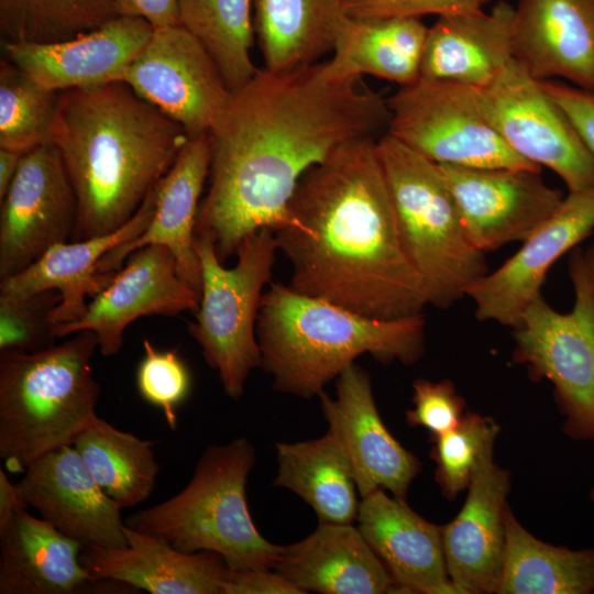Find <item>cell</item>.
<instances>
[{"mask_svg": "<svg viewBox=\"0 0 594 594\" xmlns=\"http://www.w3.org/2000/svg\"><path fill=\"white\" fill-rule=\"evenodd\" d=\"M119 16L141 18L154 29L180 24L178 0H116Z\"/></svg>", "mask_w": 594, "mask_h": 594, "instance_id": "ee69618b", "label": "cell"}, {"mask_svg": "<svg viewBox=\"0 0 594 594\" xmlns=\"http://www.w3.org/2000/svg\"><path fill=\"white\" fill-rule=\"evenodd\" d=\"M154 444L98 416L72 443L98 485L122 509L147 499L155 486L160 464Z\"/></svg>", "mask_w": 594, "mask_h": 594, "instance_id": "d6a6232c", "label": "cell"}, {"mask_svg": "<svg viewBox=\"0 0 594 594\" xmlns=\"http://www.w3.org/2000/svg\"><path fill=\"white\" fill-rule=\"evenodd\" d=\"M89 330L38 352H0V459L24 473L44 454L74 439L97 416L100 386Z\"/></svg>", "mask_w": 594, "mask_h": 594, "instance_id": "5b68a950", "label": "cell"}, {"mask_svg": "<svg viewBox=\"0 0 594 594\" xmlns=\"http://www.w3.org/2000/svg\"><path fill=\"white\" fill-rule=\"evenodd\" d=\"M117 16L116 0H0L2 41L14 43L72 40Z\"/></svg>", "mask_w": 594, "mask_h": 594, "instance_id": "e575fe53", "label": "cell"}, {"mask_svg": "<svg viewBox=\"0 0 594 594\" xmlns=\"http://www.w3.org/2000/svg\"><path fill=\"white\" fill-rule=\"evenodd\" d=\"M506 542L498 594H591L594 547L572 550L546 543L505 509Z\"/></svg>", "mask_w": 594, "mask_h": 594, "instance_id": "1f68e13d", "label": "cell"}, {"mask_svg": "<svg viewBox=\"0 0 594 594\" xmlns=\"http://www.w3.org/2000/svg\"><path fill=\"white\" fill-rule=\"evenodd\" d=\"M488 0H343V9L353 19L421 18L482 10Z\"/></svg>", "mask_w": 594, "mask_h": 594, "instance_id": "60d3db41", "label": "cell"}, {"mask_svg": "<svg viewBox=\"0 0 594 594\" xmlns=\"http://www.w3.org/2000/svg\"><path fill=\"white\" fill-rule=\"evenodd\" d=\"M24 153L0 148V200L8 193Z\"/></svg>", "mask_w": 594, "mask_h": 594, "instance_id": "bcb514c9", "label": "cell"}, {"mask_svg": "<svg viewBox=\"0 0 594 594\" xmlns=\"http://www.w3.org/2000/svg\"><path fill=\"white\" fill-rule=\"evenodd\" d=\"M514 7L446 14L428 28L420 77L473 88L491 85L514 59Z\"/></svg>", "mask_w": 594, "mask_h": 594, "instance_id": "484cf974", "label": "cell"}, {"mask_svg": "<svg viewBox=\"0 0 594 594\" xmlns=\"http://www.w3.org/2000/svg\"><path fill=\"white\" fill-rule=\"evenodd\" d=\"M318 397L329 431L346 453L361 497L382 488L405 499L420 462L382 421L369 374L353 363L337 377L334 398L326 392Z\"/></svg>", "mask_w": 594, "mask_h": 594, "instance_id": "ac0fdd59", "label": "cell"}, {"mask_svg": "<svg viewBox=\"0 0 594 594\" xmlns=\"http://www.w3.org/2000/svg\"><path fill=\"white\" fill-rule=\"evenodd\" d=\"M458 516L442 527L447 571L458 594L496 593L505 553L510 474L482 455Z\"/></svg>", "mask_w": 594, "mask_h": 594, "instance_id": "ffe728a7", "label": "cell"}, {"mask_svg": "<svg viewBox=\"0 0 594 594\" xmlns=\"http://www.w3.org/2000/svg\"><path fill=\"white\" fill-rule=\"evenodd\" d=\"M513 55L537 80L594 91V0H519Z\"/></svg>", "mask_w": 594, "mask_h": 594, "instance_id": "7402d4cb", "label": "cell"}, {"mask_svg": "<svg viewBox=\"0 0 594 594\" xmlns=\"http://www.w3.org/2000/svg\"><path fill=\"white\" fill-rule=\"evenodd\" d=\"M255 463L246 438L209 446L176 495L130 515L127 527L184 552L212 551L230 571L275 570L284 547L267 541L250 515L245 486Z\"/></svg>", "mask_w": 594, "mask_h": 594, "instance_id": "8992f818", "label": "cell"}, {"mask_svg": "<svg viewBox=\"0 0 594 594\" xmlns=\"http://www.w3.org/2000/svg\"><path fill=\"white\" fill-rule=\"evenodd\" d=\"M16 485L8 477L6 470L0 469V534L3 532L15 518L18 513L26 509Z\"/></svg>", "mask_w": 594, "mask_h": 594, "instance_id": "f6af8a7d", "label": "cell"}, {"mask_svg": "<svg viewBox=\"0 0 594 594\" xmlns=\"http://www.w3.org/2000/svg\"><path fill=\"white\" fill-rule=\"evenodd\" d=\"M77 198L58 148L48 143L23 154L1 200L0 278L15 275L72 238Z\"/></svg>", "mask_w": 594, "mask_h": 594, "instance_id": "4fadbf2b", "label": "cell"}, {"mask_svg": "<svg viewBox=\"0 0 594 594\" xmlns=\"http://www.w3.org/2000/svg\"><path fill=\"white\" fill-rule=\"evenodd\" d=\"M498 431L493 419L466 413L453 429L431 438L436 481L447 498L469 487L482 455L494 447Z\"/></svg>", "mask_w": 594, "mask_h": 594, "instance_id": "8d00e7d4", "label": "cell"}, {"mask_svg": "<svg viewBox=\"0 0 594 594\" xmlns=\"http://www.w3.org/2000/svg\"><path fill=\"white\" fill-rule=\"evenodd\" d=\"M252 0H178L179 23L206 47L233 90L253 77Z\"/></svg>", "mask_w": 594, "mask_h": 594, "instance_id": "836d02e7", "label": "cell"}, {"mask_svg": "<svg viewBox=\"0 0 594 594\" xmlns=\"http://www.w3.org/2000/svg\"><path fill=\"white\" fill-rule=\"evenodd\" d=\"M405 254L428 304L448 308L488 273L483 252L466 237L439 165L391 133L376 140Z\"/></svg>", "mask_w": 594, "mask_h": 594, "instance_id": "52a82bcc", "label": "cell"}, {"mask_svg": "<svg viewBox=\"0 0 594 594\" xmlns=\"http://www.w3.org/2000/svg\"><path fill=\"white\" fill-rule=\"evenodd\" d=\"M201 268L200 301L188 332L218 372L226 394L239 399L252 370L261 366L256 321L263 287L272 278L278 250L274 230L251 233L231 268L223 267L207 235H195Z\"/></svg>", "mask_w": 594, "mask_h": 594, "instance_id": "ba28073f", "label": "cell"}, {"mask_svg": "<svg viewBox=\"0 0 594 594\" xmlns=\"http://www.w3.org/2000/svg\"><path fill=\"white\" fill-rule=\"evenodd\" d=\"M15 485L28 507L82 546L128 544L122 507L102 491L73 446L34 461Z\"/></svg>", "mask_w": 594, "mask_h": 594, "instance_id": "e0dca14e", "label": "cell"}, {"mask_svg": "<svg viewBox=\"0 0 594 594\" xmlns=\"http://www.w3.org/2000/svg\"><path fill=\"white\" fill-rule=\"evenodd\" d=\"M569 273L572 310L559 312L537 296L514 329V361L552 383L566 435L594 440V288L579 248L570 256Z\"/></svg>", "mask_w": 594, "mask_h": 594, "instance_id": "9c48e42d", "label": "cell"}, {"mask_svg": "<svg viewBox=\"0 0 594 594\" xmlns=\"http://www.w3.org/2000/svg\"><path fill=\"white\" fill-rule=\"evenodd\" d=\"M210 158L209 134L185 143L172 167L156 184V208L148 227L136 239L106 253L98 263L99 272H117L133 251L161 244L172 252L180 276L200 293L201 268L194 246L195 227Z\"/></svg>", "mask_w": 594, "mask_h": 594, "instance_id": "d4e9b609", "label": "cell"}, {"mask_svg": "<svg viewBox=\"0 0 594 594\" xmlns=\"http://www.w3.org/2000/svg\"><path fill=\"white\" fill-rule=\"evenodd\" d=\"M122 81L189 139L210 133L232 91L202 43L182 24L154 29Z\"/></svg>", "mask_w": 594, "mask_h": 594, "instance_id": "7c38bea8", "label": "cell"}, {"mask_svg": "<svg viewBox=\"0 0 594 594\" xmlns=\"http://www.w3.org/2000/svg\"><path fill=\"white\" fill-rule=\"evenodd\" d=\"M425 326L422 314L370 318L272 283L256 321L261 366L273 376L274 389L319 396L361 354L384 363L416 362L424 353Z\"/></svg>", "mask_w": 594, "mask_h": 594, "instance_id": "277c9868", "label": "cell"}, {"mask_svg": "<svg viewBox=\"0 0 594 594\" xmlns=\"http://www.w3.org/2000/svg\"><path fill=\"white\" fill-rule=\"evenodd\" d=\"M428 28L420 18L353 19L346 16L327 73L338 79L372 75L410 85L420 77Z\"/></svg>", "mask_w": 594, "mask_h": 594, "instance_id": "f1b7e54d", "label": "cell"}, {"mask_svg": "<svg viewBox=\"0 0 594 594\" xmlns=\"http://www.w3.org/2000/svg\"><path fill=\"white\" fill-rule=\"evenodd\" d=\"M293 222L274 231L289 287L359 315L397 319L428 305L403 249L374 138L349 141L300 178Z\"/></svg>", "mask_w": 594, "mask_h": 594, "instance_id": "7a4b0ae2", "label": "cell"}, {"mask_svg": "<svg viewBox=\"0 0 594 594\" xmlns=\"http://www.w3.org/2000/svg\"><path fill=\"white\" fill-rule=\"evenodd\" d=\"M125 536V547H82L80 561L94 581L151 594H224L230 570L220 554L184 552L127 526Z\"/></svg>", "mask_w": 594, "mask_h": 594, "instance_id": "603a6c76", "label": "cell"}, {"mask_svg": "<svg viewBox=\"0 0 594 594\" xmlns=\"http://www.w3.org/2000/svg\"><path fill=\"white\" fill-rule=\"evenodd\" d=\"M474 89L483 116L516 154L557 173L569 191L594 187V155L540 80L515 58L491 85Z\"/></svg>", "mask_w": 594, "mask_h": 594, "instance_id": "8fae6325", "label": "cell"}, {"mask_svg": "<svg viewBox=\"0 0 594 594\" xmlns=\"http://www.w3.org/2000/svg\"><path fill=\"white\" fill-rule=\"evenodd\" d=\"M153 30L144 19L117 16L72 40L48 44L1 41V48L6 59L35 82L59 92L122 81Z\"/></svg>", "mask_w": 594, "mask_h": 594, "instance_id": "d6986e66", "label": "cell"}, {"mask_svg": "<svg viewBox=\"0 0 594 594\" xmlns=\"http://www.w3.org/2000/svg\"><path fill=\"white\" fill-rule=\"evenodd\" d=\"M359 80L331 77L323 62L257 68L231 91L209 133L210 185L195 227L221 263L251 233L293 222L289 201L309 168L344 143L387 128V101Z\"/></svg>", "mask_w": 594, "mask_h": 594, "instance_id": "6da1fadb", "label": "cell"}, {"mask_svg": "<svg viewBox=\"0 0 594 594\" xmlns=\"http://www.w3.org/2000/svg\"><path fill=\"white\" fill-rule=\"evenodd\" d=\"M265 68L284 72L318 63L333 51L346 19L343 0H255Z\"/></svg>", "mask_w": 594, "mask_h": 594, "instance_id": "f546056e", "label": "cell"}, {"mask_svg": "<svg viewBox=\"0 0 594 594\" xmlns=\"http://www.w3.org/2000/svg\"><path fill=\"white\" fill-rule=\"evenodd\" d=\"M548 95L565 112L594 155V91L552 81H540Z\"/></svg>", "mask_w": 594, "mask_h": 594, "instance_id": "b9f144b4", "label": "cell"}, {"mask_svg": "<svg viewBox=\"0 0 594 594\" xmlns=\"http://www.w3.org/2000/svg\"><path fill=\"white\" fill-rule=\"evenodd\" d=\"M277 476L274 484L300 496L319 522L351 524L359 502L350 461L336 436L276 443Z\"/></svg>", "mask_w": 594, "mask_h": 594, "instance_id": "4dcf8cb0", "label": "cell"}, {"mask_svg": "<svg viewBox=\"0 0 594 594\" xmlns=\"http://www.w3.org/2000/svg\"><path fill=\"white\" fill-rule=\"evenodd\" d=\"M590 499L594 503V486L592 487L590 492Z\"/></svg>", "mask_w": 594, "mask_h": 594, "instance_id": "c3c4849f", "label": "cell"}, {"mask_svg": "<svg viewBox=\"0 0 594 594\" xmlns=\"http://www.w3.org/2000/svg\"><path fill=\"white\" fill-rule=\"evenodd\" d=\"M224 594H304L277 571L250 569L230 571Z\"/></svg>", "mask_w": 594, "mask_h": 594, "instance_id": "7bdbcfd3", "label": "cell"}, {"mask_svg": "<svg viewBox=\"0 0 594 594\" xmlns=\"http://www.w3.org/2000/svg\"><path fill=\"white\" fill-rule=\"evenodd\" d=\"M188 140L177 122L123 81L59 91L51 144L77 198L72 241L127 223Z\"/></svg>", "mask_w": 594, "mask_h": 594, "instance_id": "3957f363", "label": "cell"}, {"mask_svg": "<svg viewBox=\"0 0 594 594\" xmlns=\"http://www.w3.org/2000/svg\"><path fill=\"white\" fill-rule=\"evenodd\" d=\"M584 264L594 288V242L583 252Z\"/></svg>", "mask_w": 594, "mask_h": 594, "instance_id": "7dc6e473", "label": "cell"}, {"mask_svg": "<svg viewBox=\"0 0 594 594\" xmlns=\"http://www.w3.org/2000/svg\"><path fill=\"white\" fill-rule=\"evenodd\" d=\"M144 355L136 370L140 396L158 408L172 430L177 426V409L190 389V374L176 350H160L143 340Z\"/></svg>", "mask_w": 594, "mask_h": 594, "instance_id": "f35d334b", "label": "cell"}, {"mask_svg": "<svg viewBox=\"0 0 594 594\" xmlns=\"http://www.w3.org/2000/svg\"><path fill=\"white\" fill-rule=\"evenodd\" d=\"M82 547L21 510L0 534V594H73L98 583L80 561Z\"/></svg>", "mask_w": 594, "mask_h": 594, "instance_id": "83f0119b", "label": "cell"}, {"mask_svg": "<svg viewBox=\"0 0 594 594\" xmlns=\"http://www.w3.org/2000/svg\"><path fill=\"white\" fill-rule=\"evenodd\" d=\"M61 295L51 289L25 297L0 295V352H38L54 345L50 321Z\"/></svg>", "mask_w": 594, "mask_h": 594, "instance_id": "74e56055", "label": "cell"}, {"mask_svg": "<svg viewBox=\"0 0 594 594\" xmlns=\"http://www.w3.org/2000/svg\"><path fill=\"white\" fill-rule=\"evenodd\" d=\"M387 101V132L437 164L527 168L483 116L473 87L419 78Z\"/></svg>", "mask_w": 594, "mask_h": 594, "instance_id": "30bf717a", "label": "cell"}, {"mask_svg": "<svg viewBox=\"0 0 594 594\" xmlns=\"http://www.w3.org/2000/svg\"><path fill=\"white\" fill-rule=\"evenodd\" d=\"M6 58L0 62V148L26 153L51 143L58 101Z\"/></svg>", "mask_w": 594, "mask_h": 594, "instance_id": "d590c367", "label": "cell"}, {"mask_svg": "<svg viewBox=\"0 0 594 594\" xmlns=\"http://www.w3.org/2000/svg\"><path fill=\"white\" fill-rule=\"evenodd\" d=\"M275 571L304 593L398 592L384 563L351 524L319 522L311 535L284 547Z\"/></svg>", "mask_w": 594, "mask_h": 594, "instance_id": "4316f807", "label": "cell"}, {"mask_svg": "<svg viewBox=\"0 0 594 594\" xmlns=\"http://www.w3.org/2000/svg\"><path fill=\"white\" fill-rule=\"evenodd\" d=\"M414 408L406 413L411 427H424L431 438L453 429L464 415L465 402L449 380L432 383L419 378L414 383Z\"/></svg>", "mask_w": 594, "mask_h": 594, "instance_id": "ab89813d", "label": "cell"}, {"mask_svg": "<svg viewBox=\"0 0 594 594\" xmlns=\"http://www.w3.org/2000/svg\"><path fill=\"white\" fill-rule=\"evenodd\" d=\"M471 243L481 252L525 241L563 200L540 172L438 164Z\"/></svg>", "mask_w": 594, "mask_h": 594, "instance_id": "5bb4252c", "label": "cell"}, {"mask_svg": "<svg viewBox=\"0 0 594 594\" xmlns=\"http://www.w3.org/2000/svg\"><path fill=\"white\" fill-rule=\"evenodd\" d=\"M356 519L398 593H457L447 571L442 527L427 521L405 499L391 497L382 488L362 497Z\"/></svg>", "mask_w": 594, "mask_h": 594, "instance_id": "cb8c5ba5", "label": "cell"}, {"mask_svg": "<svg viewBox=\"0 0 594 594\" xmlns=\"http://www.w3.org/2000/svg\"><path fill=\"white\" fill-rule=\"evenodd\" d=\"M125 262L110 284L88 302L80 319L54 328L56 338L92 331L101 354L111 356L120 351L123 332L135 319L197 311L200 293L180 276L166 246L145 245L133 251Z\"/></svg>", "mask_w": 594, "mask_h": 594, "instance_id": "9a60e30c", "label": "cell"}, {"mask_svg": "<svg viewBox=\"0 0 594 594\" xmlns=\"http://www.w3.org/2000/svg\"><path fill=\"white\" fill-rule=\"evenodd\" d=\"M156 198L155 185L134 216L118 230L101 237L58 243L24 271L0 278V295L25 297L55 289L61 300L50 314L53 330L77 321L87 310L86 298L103 290L117 273L99 272L100 258L145 231L155 213Z\"/></svg>", "mask_w": 594, "mask_h": 594, "instance_id": "44dd1931", "label": "cell"}, {"mask_svg": "<svg viewBox=\"0 0 594 594\" xmlns=\"http://www.w3.org/2000/svg\"><path fill=\"white\" fill-rule=\"evenodd\" d=\"M593 230L594 187L569 191L554 213L522 241L512 257L468 288L475 317L517 328L528 305L540 295L553 263Z\"/></svg>", "mask_w": 594, "mask_h": 594, "instance_id": "2e32d148", "label": "cell"}]
</instances>
